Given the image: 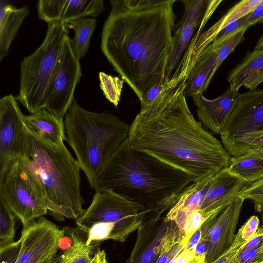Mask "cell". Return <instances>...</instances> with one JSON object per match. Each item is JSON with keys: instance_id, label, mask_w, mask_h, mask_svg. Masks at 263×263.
I'll list each match as a JSON object with an SVG mask.
<instances>
[{"instance_id": "f546056e", "label": "cell", "mask_w": 263, "mask_h": 263, "mask_svg": "<svg viewBox=\"0 0 263 263\" xmlns=\"http://www.w3.org/2000/svg\"><path fill=\"white\" fill-rule=\"evenodd\" d=\"M184 78L173 75L170 80L166 79L154 85L143 94L140 100V110H144L149 107L163 92L177 86Z\"/></svg>"}, {"instance_id": "ba28073f", "label": "cell", "mask_w": 263, "mask_h": 263, "mask_svg": "<svg viewBox=\"0 0 263 263\" xmlns=\"http://www.w3.org/2000/svg\"><path fill=\"white\" fill-rule=\"evenodd\" d=\"M144 215L141 205L115 193L100 191L95 192L90 205L76 222L77 227L86 233L95 223H114L115 228L110 239L123 242L138 229Z\"/></svg>"}, {"instance_id": "ffe728a7", "label": "cell", "mask_w": 263, "mask_h": 263, "mask_svg": "<svg viewBox=\"0 0 263 263\" xmlns=\"http://www.w3.org/2000/svg\"><path fill=\"white\" fill-rule=\"evenodd\" d=\"M216 54L210 44L200 54L188 72L185 96L193 97L198 93H203L216 71Z\"/></svg>"}, {"instance_id": "6da1fadb", "label": "cell", "mask_w": 263, "mask_h": 263, "mask_svg": "<svg viewBox=\"0 0 263 263\" xmlns=\"http://www.w3.org/2000/svg\"><path fill=\"white\" fill-rule=\"evenodd\" d=\"M175 2L110 1L111 11L102 32L101 50L139 100L166 79L174 50Z\"/></svg>"}, {"instance_id": "b9f144b4", "label": "cell", "mask_w": 263, "mask_h": 263, "mask_svg": "<svg viewBox=\"0 0 263 263\" xmlns=\"http://www.w3.org/2000/svg\"><path fill=\"white\" fill-rule=\"evenodd\" d=\"M89 263H108L105 251L98 248Z\"/></svg>"}, {"instance_id": "60d3db41", "label": "cell", "mask_w": 263, "mask_h": 263, "mask_svg": "<svg viewBox=\"0 0 263 263\" xmlns=\"http://www.w3.org/2000/svg\"><path fill=\"white\" fill-rule=\"evenodd\" d=\"M202 237V229L201 227L197 230L189 239L185 249L192 251L193 249L200 241Z\"/></svg>"}, {"instance_id": "4fadbf2b", "label": "cell", "mask_w": 263, "mask_h": 263, "mask_svg": "<svg viewBox=\"0 0 263 263\" xmlns=\"http://www.w3.org/2000/svg\"><path fill=\"white\" fill-rule=\"evenodd\" d=\"M247 182L230 173L225 168L212 177L209 186L197 210L206 220L218 215L233 202Z\"/></svg>"}, {"instance_id": "3957f363", "label": "cell", "mask_w": 263, "mask_h": 263, "mask_svg": "<svg viewBox=\"0 0 263 263\" xmlns=\"http://www.w3.org/2000/svg\"><path fill=\"white\" fill-rule=\"evenodd\" d=\"M192 182L182 172L131 148L127 138L106 163L94 190L110 191L141 205L144 221L164 216Z\"/></svg>"}, {"instance_id": "5bb4252c", "label": "cell", "mask_w": 263, "mask_h": 263, "mask_svg": "<svg viewBox=\"0 0 263 263\" xmlns=\"http://www.w3.org/2000/svg\"><path fill=\"white\" fill-rule=\"evenodd\" d=\"M165 215L143 221L138 229L134 248L125 263H155L164 238L175 221L166 219Z\"/></svg>"}, {"instance_id": "d6a6232c", "label": "cell", "mask_w": 263, "mask_h": 263, "mask_svg": "<svg viewBox=\"0 0 263 263\" xmlns=\"http://www.w3.org/2000/svg\"><path fill=\"white\" fill-rule=\"evenodd\" d=\"M114 228L115 224L111 222H99L93 224L86 233V245L90 246L110 239Z\"/></svg>"}, {"instance_id": "8d00e7d4", "label": "cell", "mask_w": 263, "mask_h": 263, "mask_svg": "<svg viewBox=\"0 0 263 263\" xmlns=\"http://www.w3.org/2000/svg\"><path fill=\"white\" fill-rule=\"evenodd\" d=\"M21 240L14 241L2 248H0L1 263H16L20 249Z\"/></svg>"}, {"instance_id": "4316f807", "label": "cell", "mask_w": 263, "mask_h": 263, "mask_svg": "<svg viewBox=\"0 0 263 263\" xmlns=\"http://www.w3.org/2000/svg\"><path fill=\"white\" fill-rule=\"evenodd\" d=\"M226 149L233 157L242 155L249 151H263V132L245 135L234 141Z\"/></svg>"}, {"instance_id": "d590c367", "label": "cell", "mask_w": 263, "mask_h": 263, "mask_svg": "<svg viewBox=\"0 0 263 263\" xmlns=\"http://www.w3.org/2000/svg\"><path fill=\"white\" fill-rule=\"evenodd\" d=\"M206 220L205 218L198 210L192 212L186 218L183 230L185 236L191 237Z\"/></svg>"}, {"instance_id": "74e56055", "label": "cell", "mask_w": 263, "mask_h": 263, "mask_svg": "<svg viewBox=\"0 0 263 263\" xmlns=\"http://www.w3.org/2000/svg\"><path fill=\"white\" fill-rule=\"evenodd\" d=\"M243 245L235 238L230 248L219 258L210 263H231L237 255L239 248Z\"/></svg>"}, {"instance_id": "5b68a950", "label": "cell", "mask_w": 263, "mask_h": 263, "mask_svg": "<svg viewBox=\"0 0 263 263\" xmlns=\"http://www.w3.org/2000/svg\"><path fill=\"white\" fill-rule=\"evenodd\" d=\"M64 118L66 141L94 189L106 163L128 138L130 125L107 111L87 110L74 99Z\"/></svg>"}, {"instance_id": "f35d334b", "label": "cell", "mask_w": 263, "mask_h": 263, "mask_svg": "<svg viewBox=\"0 0 263 263\" xmlns=\"http://www.w3.org/2000/svg\"><path fill=\"white\" fill-rule=\"evenodd\" d=\"M257 23H263V0L248 13L246 26L248 28Z\"/></svg>"}, {"instance_id": "ee69618b", "label": "cell", "mask_w": 263, "mask_h": 263, "mask_svg": "<svg viewBox=\"0 0 263 263\" xmlns=\"http://www.w3.org/2000/svg\"><path fill=\"white\" fill-rule=\"evenodd\" d=\"M254 49L263 50V34L258 40Z\"/></svg>"}, {"instance_id": "7a4b0ae2", "label": "cell", "mask_w": 263, "mask_h": 263, "mask_svg": "<svg viewBox=\"0 0 263 263\" xmlns=\"http://www.w3.org/2000/svg\"><path fill=\"white\" fill-rule=\"evenodd\" d=\"M186 77L163 92L130 125L129 147L186 174L193 182L227 168L231 156L194 118L185 98Z\"/></svg>"}, {"instance_id": "f6af8a7d", "label": "cell", "mask_w": 263, "mask_h": 263, "mask_svg": "<svg viewBox=\"0 0 263 263\" xmlns=\"http://www.w3.org/2000/svg\"><path fill=\"white\" fill-rule=\"evenodd\" d=\"M205 255H203L201 256L197 257L190 263H203L205 259Z\"/></svg>"}, {"instance_id": "7c38bea8", "label": "cell", "mask_w": 263, "mask_h": 263, "mask_svg": "<svg viewBox=\"0 0 263 263\" xmlns=\"http://www.w3.org/2000/svg\"><path fill=\"white\" fill-rule=\"evenodd\" d=\"M55 223L42 216L23 228L21 249L16 263H41L57 255L60 239L64 235Z\"/></svg>"}, {"instance_id": "44dd1931", "label": "cell", "mask_w": 263, "mask_h": 263, "mask_svg": "<svg viewBox=\"0 0 263 263\" xmlns=\"http://www.w3.org/2000/svg\"><path fill=\"white\" fill-rule=\"evenodd\" d=\"M261 0L241 1L223 15L209 30L202 34L191 52L190 64L192 65L202 51L214 41L217 34L225 27L231 23L247 15L252 11Z\"/></svg>"}, {"instance_id": "603a6c76", "label": "cell", "mask_w": 263, "mask_h": 263, "mask_svg": "<svg viewBox=\"0 0 263 263\" xmlns=\"http://www.w3.org/2000/svg\"><path fill=\"white\" fill-rule=\"evenodd\" d=\"M29 14L27 6L16 8L0 2V61L8 53L11 43L25 18Z\"/></svg>"}, {"instance_id": "9a60e30c", "label": "cell", "mask_w": 263, "mask_h": 263, "mask_svg": "<svg viewBox=\"0 0 263 263\" xmlns=\"http://www.w3.org/2000/svg\"><path fill=\"white\" fill-rule=\"evenodd\" d=\"M245 199L239 196L214 216L209 231V245L203 263H210L226 252L235 239V231Z\"/></svg>"}, {"instance_id": "e575fe53", "label": "cell", "mask_w": 263, "mask_h": 263, "mask_svg": "<svg viewBox=\"0 0 263 263\" xmlns=\"http://www.w3.org/2000/svg\"><path fill=\"white\" fill-rule=\"evenodd\" d=\"M248 14L231 23L222 29L215 36L211 45L215 46L237 31L242 29H248L246 26Z\"/></svg>"}, {"instance_id": "30bf717a", "label": "cell", "mask_w": 263, "mask_h": 263, "mask_svg": "<svg viewBox=\"0 0 263 263\" xmlns=\"http://www.w3.org/2000/svg\"><path fill=\"white\" fill-rule=\"evenodd\" d=\"M26 123L16 98L6 95L0 99V178L24 156Z\"/></svg>"}, {"instance_id": "7402d4cb", "label": "cell", "mask_w": 263, "mask_h": 263, "mask_svg": "<svg viewBox=\"0 0 263 263\" xmlns=\"http://www.w3.org/2000/svg\"><path fill=\"white\" fill-rule=\"evenodd\" d=\"M27 126L43 139L54 144L67 140L64 121L57 119L45 108L35 113L24 115Z\"/></svg>"}, {"instance_id": "f1b7e54d", "label": "cell", "mask_w": 263, "mask_h": 263, "mask_svg": "<svg viewBox=\"0 0 263 263\" xmlns=\"http://www.w3.org/2000/svg\"><path fill=\"white\" fill-rule=\"evenodd\" d=\"M100 85L105 98L115 107L120 100L124 80L104 72L99 73Z\"/></svg>"}, {"instance_id": "9c48e42d", "label": "cell", "mask_w": 263, "mask_h": 263, "mask_svg": "<svg viewBox=\"0 0 263 263\" xmlns=\"http://www.w3.org/2000/svg\"><path fill=\"white\" fill-rule=\"evenodd\" d=\"M80 60L72 50L70 38L65 40L45 92L43 108L63 121L73 100L76 87L82 76Z\"/></svg>"}, {"instance_id": "7bdbcfd3", "label": "cell", "mask_w": 263, "mask_h": 263, "mask_svg": "<svg viewBox=\"0 0 263 263\" xmlns=\"http://www.w3.org/2000/svg\"><path fill=\"white\" fill-rule=\"evenodd\" d=\"M190 239L189 237L185 236L183 239V241L182 244L180 246V247L174 252L171 257L169 258V259L166 262V263H174V260L178 255V254L181 252L186 247L187 242Z\"/></svg>"}, {"instance_id": "1f68e13d", "label": "cell", "mask_w": 263, "mask_h": 263, "mask_svg": "<svg viewBox=\"0 0 263 263\" xmlns=\"http://www.w3.org/2000/svg\"><path fill=\"white\" fill-rule=\"evenodd\" d=\"M243 199L252 201L255 209L259 213L263 228V179L248 184L239 193L238 196Z\"/></svg>"}, {"instance_id": "484cf974", "label": "cell", "mask_w": 263, "mask_h": 263, "mask_svg": "<svg viewBox=\"0 0 263 263\" xmlns=\"http://www.w3.org/2000/svg\"><path fill=\"white\" fill-rule=\"evenodd\" d=\"M68 25L74 31V36L70 39L72 50L75 57L80 60L88 51L96 20L92 17L81 18L70 21Z\"/></svg>"}, {"instance_id": "ac0fdd59", "label": "cell", "mask_w": 263, "mask_h": 263, "mask_svg": "<svg viewBox=\"0 0 263 263\" xmlns=\"http://www.w3.org/2000/svg\"><path fill=\"white\" fill-rule=\"evenodd\" d=\"M184 12L182 18L175 27L173 34L174 50L168 66L166 79L172 78L174 69L179 64L184 49L196 28L206 12L210 1L182 0Z\"/></svg>"}, {"instance_id": "e0dca14e", "label": "cell", "mask_w": 263, "mask_h": 263, "mask_svg": "<svg viewBox=\"0 0 263 263\" xmlns=\"http://www.w3.org/2000/svg\"><path fill=\"white\" fill-rule=\"evenodd\" d=\"M238 94V91L229 88L213 99L205 98L202 93L193 96L200 122L212 132L220 135L234 108Z\"/></svg>"}, {"instance_id": "cb8c5ba5", "label": "cell", "mask_w": 263, "mask_h": 263, "mask_svg": "<svg viewBox=\"0 0 263 263\" xmlns=\"http://www.w3.org/2000/svg\"><path fill=\"white\" fill-rule=\"evenodd\" d=\"M228 171L249 184L263 179V151H249L231 157Z\"/></svg>"}, {"instance_id": "277c9868", "label": "cell", "mask_w": 263, "mask_h": 263, "mask_svg": "<svg viewBox=\"0 0 263 263\" xmlns=\"http://www.w3.org/2000/svg\"><path fill=\"white\" fill-rule=\"evenodd\" d=\"M22 159L41 180L51 216L63 221L65 218L76 220L83 214L85 210L80 189L81 168L64 143L48 142L26 125Z\"/></svg>"}, {"instance_id": "52a82bcc", "label": "cell", "mask_w": 263, "mask_h": 263, "mask_svg": "<svg viewBox=\"0 0 263 263\" xmlns=\"http://www.w3.org/2000/svg\"><path fill=\"white\" fill-rule=\"evenodd\" d=\"M0 198L21 221L23 228L48 212L43 185L22 158L0 178Z\"/></svg>"}, {"instance_id": "d4e9b609", "label": "cell", "mask_w": 263, "mask_h": 263, "mask_svg": "<svg viewBox=\"0 0 263 263\" xmlns=\"http://www.w3.org/2000/svg\"><path fill=\"white\" fill-rule=\"evenodd\" d=\"M72 239V246L67 250L54 256L51 263H89L95 252L96 243L86 245L87 234L78 227H67Z\"/></svg>"}, {"instance_id": "bcb514c9", "label": "cell", "mask_w": 263, "mask_h": 263, "mask_svg": "<svg viewBox=\"0 0 263 263\" xmlns=\"http://www.w3.org/2000/svg\"><path fill=\"white\" fill-rule=\"evenodd\" d=\"M54 256H52V257H50L46 259H45L44 261H43L42 262H41V263H51V261L52 259V258L54 257Z\"/></svg>"}, {"instance_id": "d6986e66", "label": "cell", "mask_w": 263, "mask_h": 263, "mask_svg": "<svg viewBox=\"0 0 263 263\" xmlns=\"http://www.w3.org/2000/svg\"><path fill=\"white\" fill-rule=\"evenodd\" d=\"M231 89L237 90L245 87L255 90L263 82V50L248 53L227 76Z\"/></svg>"}, {"instance_id": "836d02e7", "label": "cell", "mask_w": 263, "mask_h": 263, "mask_svg": "<svg viewBox=\"0 0 263 263\" xmlns=\"http://www.w3.org/2000/svg\"><path fill=\"white\" fill-rule=\"evenodd\" d=\"M259 225L258 217L252 216L239 229L235 237L242 244H245L257 232Z\"/></svg>"}, {"instance_id": "ab89813d", "label": "cell", "mask_w": 263, "mask_h": 263, "mask_svg": "<svg viewBox=\"0 0 263 263\" xmlns=\"http://www.w3.org/2000/svg\"><path fill=\"white\" fill-rule=\"evenodd\" d=\"M196 257L192 251L184 248L177 256L174 263H190Z\"/></svg>"}, {"instance_id": "4dcf8cb0", "label": "cell", "mask_w": 263, "mask_h": 263, "mask_svg": "<svg viewBox=\"0 0 263 263\" xmlns=\"http://www.w3.org/2000/svg\"><path fill=\"white\" fill-rule=\"evenodd\" d=\"M247 30L246 28L240 29L215 46L210 44L216 56V70L226 58L242 42Z\"/></svg>"}, {"instance_id": "83f0119b", "label": "cell", "mask_w": 263, "mask_h": 263, "mask_svg": "<svg viewBox=\"0 0 263 263\" xmlns=\"http://www.w3.org/2000/svg\"><path fill=\"white\" fill-rule=\"evenodd\" d=\"M16 215L0 198V248L14 242Z\"/></svg>"}, {"instance_id": "2e32d148", "label": "cell", "mask_w": 263, "mask_h": 263, "mask_svg": "<svg viewBox=\"0 0 263 263\" xmlns=\"http://www.w3.org/2000/svg\"><path fill=\"white\" fill-rule=\"evenodd\" d=\"M104 9L103 0H40L37 4L39 17L47 24L96 17Z\"/></svg>"}, {"instance_id": "8fae6325", "label": "cell", "mask_w": 263, "mask_h": 263, "mask_svg": "<svg viewBox=\"0 0 263 263\" xmlns=\"http://www.w3.org/2000/svg\"><path fill=\"white\" fill-rule=\"evenodd\" d=\"M263 132V88L239 93L220 136L224 148L240 137Z\"/></svg>"}, {"instance_id": "8992f818", "label": "cell", "mask_w": 263, "mask_h": 263, "mask_svg": "<svg viewBox=\"0 0 263 263\" xmlns=\"http://www.w3.org/2000/svg\"><path fill=\"white\" fill-rule=\"evenodd\" d=\"M68 28L63 22L48 23L42 44L21 63L20 89L16 98L31 114L43 108L45 92L68 36Z\"/></svg>"}]
</instances>
